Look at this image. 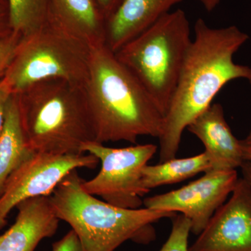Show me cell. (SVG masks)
<instances>
[{"label": "cell", "mask_w": 251, "mask_h": 251, "mask_svg": "<svg viewBox=\"0 0 251 251\" xmlns=\"http://www.w3.org/2000/svg\"><path fill=\"white\" fill-rule=\"evenodd\" d=\"M194 38L164 117L159 137L160 163L175 158L184 130L211 105L226 84L236 79L251 81V68L236 64L234 54L249 36L236 26L209 27L202 18L194 25Z\"/></svg>", "instance_id": "cell-1"}, {"label": "cell", "mask_w": 251, "mask_h": 251, "mask_svg": "<svg viewBox=\"0 0 251 251\" xmlns=\"http://www.w3.org/2000/svg\"><path fill=\"white\" fill-rule=\"evenodd\" d=\"M84 89L97 143L136 144L140 136H161L164 117L105 41L91 46Z\"/></svg>", "instance_id": "cell-2"}, {"label": "cell", "mask_w": 251, "mask_h": 251, "mask_svg": "<svg viewBox=\"0 0 251 251\" xmlns=\"http://www.w3.org/2000/svg\"><path fill=\"white\" fill-rule=\"evenodd\" d=\"M16 94L23 133L31 151L84 154V147L95 142L84 86L49 79Z\"/></svg>", "instance_id": "cell-3"}, {"label": "cell", "mask_w": 251, "mask_h": 251, "mask_svg": "<svg viewBox=\"0 0 251 251\" xmlns=\"http://www.w3.org/2000/svg\"><path fill=\"white\" fill-rule=\"evenodd\" d=\"M82 182L74 170L57 185L50 201L59 221L75 231L84 251H115L127 241L146 245L156 239L154 223L176 216L146 207H117L87 193Z\"/></svg>", "instance_id": "cell-4"}, {"label": "cell", "mask_w": 251, "mask_h": 251, "mask_svg": "<svg viewBox=\"0 0 251 251\" xmlns=\"http://www.w3.org/2000/svg\"><path fill=\"white\" fill-rule=\"evenodd\" d=\"M191 41L187 16L178 9L165 15L115 52L150 94L163 117Z\"/></svg>", "instance_id": "cell-5"}, {"label": "cell", "mask_w": 251, "mask_h": 251, "mask_svg": "<svg viewBox=\"0 0 251 251\" xmlns=\"http://www.w3.org/2000/svg\"><path fill=\"white\" fill-rule=\"evenodd\" d=\"M91 46L50 19L44 27L23 37L3 80L13 94L49 79L85 86Z\"/></svg>", "instance_id": "cell-6"}, {"label": "cell", "mask_w": 251, "mask_h": 251, "mask_svg": "<svg viewBox=\"0 0 251 251\" xmlns=\"http://www.w3.org/2000/svg\"><path fill=\"white\" fill-rule=\"evenodd\" d=\"M156 151L153 144L112 148L97 142L88 143L83 152L97 157L101 168L93 179L83 180L82 187L112 205L140 209L143 204L142 197L150 192L143 187L142 171Z\"/></svg>", "instance_id": "cell-7"}, {"label": "cell", "mask_w": 251, "mask_h": 251, "mask_svg": "<svg viewBox=\"0 0 251 251\" xmlns=\"http://www.w3.org/2000/svg\"><path fill=\"white\" fill-rule=\"evenodd\" d=\"M94 155H56L35 152L9 176L0 196V230L8 216L27 200L49 196L71 172L78 168L94 169L99 164Z\"/></svg>", "instance_id": "cell-8"}, {"label": "cell", "mask_w": 251, "mask_h": 251, "mask_svg": "<svg viewBox=\"0 0 251 251\" xmlns=\"http://www.w3.org/2000/svg\"><path fill=\"white\" fill-rule=\"evenodd\" d=\"M238 179L236 170L209 171L181 188L147 198L143 204L153 210L183 214L191 221V232L199 235L233 191Z\"/></svg>", "instance_id": "cell-9"}, {"label": "cell", "mask_w": 251, "mask_h": 251, "mask_svg": "<svg viewBox=\"0 0 251 251\" xmlns=\"http://www.w3.org/2000/svg\"><path fill=\"white\" fill-rule=\"evenodd\" d=\"M188 251H251V185L238 179Z\"/></svg>", "instance_id": "cell-10"}, {"label": "cell", "mask_w": 251, "mask_h": 251, "mask_svg": "<svg viewBox=\"0 0 251 251\" xmlns=\"http://www.w3.org/2000/svg\"><path fill=\"white\" fill-rule=\"evenodd\" d=\"M186 128L204 145L211 171H233L245 161L242 141L232 133L221 104H211Z\"/></svg>", "instance_id": "cell-11"}, {"label": "cell", "mask_w": 251, "mask_h": 251, "mask_svg": "<svg viewBox=\"0 0 251 251\" xmlns=\"http://www.w3.org/2000/svg\"><path fill=\"white\" fill-rule=\"evenodd\" d=\"M16 208L14 224L0 235V251H34L43 239L52 237L57 232L59 220L50 196L31 198Z\"/></svg>", "instance_id": "cell-12"}, {"label": "cell", "mask_w": 251, "mask_h": 251, "mask_svg": "<svg viewBox=\"0 0 251 251\" xmlns=\"http://www.w3.org/2000/svg\"><path fill=\"white\" fill-rule=\"evenodd\" d=\"M183 1L124 0L107 21L105 44L112 52H116Z\"/></svg>", "instance_id": "cell-13"}, {"label": "cell", "mask_w": 251, "mask_h": 251, "mask_svg": "<svg viewBox=\"0 0 251 251\" xmlns=\"http://www.w3.org/2000/svg\"><path fill=\"white\" fill-rule=\"evenodd\" d=\"M50 19L90 45L105 41L106 20L94 0H49Z\"/></svg>", "instance_id": "cell-14"}, {"label": "cell", "mask_w": 251, "mask_h": 251, "mask_svg": "<svg viewBox=\"0 0 251 251\" xmlns=\"http://www.w3.org/2000/svg\"><path fill=\"white\" fill-rule=\"evenodd\" d=\"M34 153L28 147L23 133L17 95L12 94L0 134V196L9 176Z\"/></svg>", "instance_id": "cell-15"}, {"label": "cell", "mask_w": 251, "mask_h": 251, "mask_svg": "<svg viewBox=\"0 0 251 251\" xmlns=\"http://www.w3.org/2000/svg\"><path fill=\"white\" fill-rule=\"evenodd\" d=\"M211 171V164L205 151L192 157L172 158L155 166H145L142 171L143 187L149 191L153 188L176 184L201 173Z\"/></svg>", "instance_id": "cell-16"}, {"label": "cell", "mask_w": 251, "mask_h": 251, "mask_svg": "<svg viewBox=\"0 0 251 251\" xmlns=\"http://www.w3.org/2000/svg\"><path fill=\"white\" fill-rule=\"evenodd\" d=\"M13 31L23 37L46 25L50 19L49 0H8Z\"/></svg>", "instance_id": "cell-17"}, {"label": "cell", "mask_w": 251, "mask_h": 251, "mask_svg": "<svg viewBox=\"0 0 251 251\" xmlns=\"http://www.w3.org/2000/svg\"><path fill=\"white\" fill-rule=\"evenodd\" d=\"M173 227L169 237L158 251H188V237L191 223L183 214H176L173 219Z\"/></svg>", "instance_id": "cell-18"}, {"label": "cell", "mask_w": 251, "mask_h": 251, "mask_svg": "<svg viewBox=\"0 0 251 251\" xmlns=\"http://www.w3.org/2000/svg\"><path fill=\"white\" fill-rule=\"evenodd\" d=\"M23 36L13 31L0 40V82L4 78L16 54Z\"/></svg>", "instance_id": "cell-19"}, {"label": "cell", "mask_w": 251, "mask_h": 251, "mask_svg": "<svg viewBox=\"0 0 251 251\" xmlns=\"http://www.w3.org/2000/svg\"><path fill=\"white\" fill-rule=\"evenodd\" d=\"M52 251H84L75 231L71 229L64 237L52 244Z\"/></svg>", "instance_id": "cell-20"}, {"label": "cell", "mask_w": 251, "mask_h": 251, "mask_svg": "<svg viewBox=\"0 0 251 251\" xmlns=\"http://www.w3.org/2000/svg\"><path fill=\"white\" fill-rule=\"evenodd\" d=\"M12 94L7 84L4 80H1L0 82V134L4 126L6 105Z\"/></svg>", "instance_id": "cell-21"}, {"label": "cell", "mask_w": 251, "mask_h": 251, "mask_svg": "<svg viewBox=\"0 0 251 251\" xmlns=\"http://www.w3.org/2000/svg\"><path fill=\"white\" fill-rule=\"evenodd\" d=\"M124 0H94L103 17L107 21L115 14Z\"/></svg>", "instance_id": "cell-22"}, {"label": "cell", "mask_w": 251, "mask_h": 251, "mask_svg": "<svg viewBox=\"0 0 251 251\" xmlns=\"http://www.w3.org/2000/svg\"><path fill=\"white\" fill-rule=\"evenodd\" d=\"M10 23L9 9H0V40L13 32Z\"/></svg>", "instance_id": "cell-23"}, {"label": "cell", "mask_w": 251, "mask_h": 251, "mask_svg": "<svg viewBox=\"0 0 251 251\" xmlns=\"http://www.w3.org/2000/svg\"><path fill=\"white\" fill-rule=\"evenodd\" d=\"M202 5L208 12H211L219 6L221 0H196Z\"/></svg>", "instance_id": "cell-24"}, {"label": "cell", "mask_w": 251, "mask_h": 251, "mask_svg": "<svg viewBox=\"0 0 251 251\" xmlns=\"http://www.w3.org/2000/svg\"><path fill=\"white\" fill-rule=\"evenodd\" d=\"M242 168L243 176L244 179L249 181V184L251 185V162L245 161L243 163Z\"/></svg>", "instance_id": "cell-25"}, {"label": "cell", "mask_w": 251, "mask_h": 251, "mask_svg": "<svg viewBox=\"0 0 251 251\" xmlns=\"http://www.w3.org/2000/svg\"><path fill=\"white\" fill-rule=\"evenodd\" d=\"M243 156L245 161L251 162V146L245 145L243 143Z\"/></svg>", "instance_id": "cell-26"}, {"label": "cell", "mask_w": 251, "mask_h": 251, "mask_svg": "<svg viewBox=\"0 0 251 251\" xmlns=\"http://www.w3.org/2000/svg\"><path fill=\"white\" fill-rule=\"evenodd\" d=\"M9 9V5H8V0H0V9Z\"/></svg>", "instance_id": "cell-27"}, {"label": "cell", "mask_w": 251, "mask_h": 251, "mask_svg": "<svg viewBox=\"0 0 251 251\" xmlns=\"http://www.w3.org/2000/svg\"><path fill=\"white\" fill-rule=\"evenodd\" d=\"M251 84V81H250ZM243 143L245 144V145H249V146H251V131L250 133H249V135L246 138V139L242 140Z\"/></svg>", "instance_id": "cell-28"}]
</instances>
